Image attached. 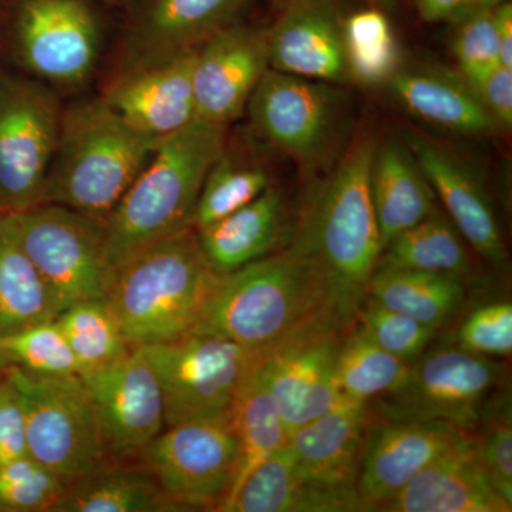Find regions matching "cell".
I'll list each match as a JSON object with an SVG mask.
<instances>
[{
	"label": "cell",
	"instance_id": "6da1fadb",
	"mask_svg": "<svg viewBox=\"0 0 512 512\" xmlns=\"http://www.w3.org/2000/svg\"><path fill=\"white\" fill-rule=\"evenodd\" d=\"M340 308L322 265L301 248L282 251L222 275L192 333H208L264 352L285 336Z\"/></svg>",
	"mask_w": 512,
	"mask_h": 512
},
{
	"label": "cell",
	"instance_id": "7a4b0ae2",
	"mask_svg": "<svg viewBox=\"0 0 512 512\" xmlns=\"http://www.w3.org/2000/svg\"><path fill=\"white\" fill-rule=\"evenodd\" d=\"M228 127L195 119L158 143L104 224L111 272L143 249L192 229L202 184L227 146Z\"/></svg>",
	"mask_w": 512,
	"mask_h": 512
},
{
	"label": "cell",
	"instance_id": "3957f363",
	"mask_svg": "<svg viewBox=\"0 0 512 512\" xmlns=\"http://www.w3.org/2000/svg\"><path fill=\"white\" fill-rule=\"evenodd\" d=\"M221 276L192 228L117 265L106 302L130 348L170 342L192 333Z\"/></svg>",
	"mask_w": 512,
	"mask_h": 512
},
{
	"label": "cell",
	"instance_id": "277c9868",
	"mask_svg": "<svg viewBox=\"0 0 512 512\" xmlns=\"http://www.w3.org/2000/svg\"><path fill=\"white\" fill-rule=\"evenodd\" d=\"M377 144L365 138L313 191L291 244L328 272L340 308L355 319L380 255L379 227L370 194V173Z\"/></svg>",
	"mask_w": 512,
	"mask_h": 512
},
{
	"label": "cell",
	"instance_id": "5b68a950",
	"mask_svg": "<svg viewBox=\"0 0 512 512\" xmlns=\"http://www.w3.org/2000/svg\"><path fill=\"white\" fill-rule=\"evenodd\" d=\"M160 141L128 126L101 97L63 109L43 204L106 224Z\"/></svg>",
	"mask_w": 512,
	"mask_h": 512
},
{
	"label": "cell",
	"instance_id": "8992f818",
	"mask_svg": "<svg viewBox=\"0 0 512 512\" xmlns=\"http://www.w3.org/2000/svg\"><path fill=\"white\" fill-rule=\"evenodd\" d=\"M22 403L29 456L67 484L104 468L99 421L80 376H45L2 367Z\"/></svg>",
	"mask_w": 512,
	"mask_h": 512
},
{
	"label": "cell",
	"instance_id": "52a82bcc",
	"mask_svg": "<svg viewBox=\"0 0 512 512\" xmlns=\"http://www.w3.org/2000/svg\"><path fill=\"white\" fill-rule=\"evenodd\" d=\"M137 348L156 372L167 427L231 416L242 384L261 360V352L208 333Z\"/></svg>",
	"mask_w": 512,
	"mask_h": 512
},
{
	"label": "cell",
	"instance_id": "ba28073f",
	"mask_svg": "<svg viewBox=\"0 0 512 512\" xmlns=\"http://www.w3.org/2000/svg\"><path fill=\"white\" fill-rule=\"evenodd\" d=\"M62 116L46 84L0 72V211L19 214L45 202Z\"/></svg>",
	"mask_w": 512,
	"mask_h": 512
},
{
	"label": "cell",
	"instance_id": "9c48e42d",
	"mask_svg": "<svg viewBox=\"0 0 512 512\" xmlns=\"http://www.w3.org/2000/svg\"><path fill=\"white\" fill-rule=\"evenodd\" d=\"M13 217L60 313L76 303L106 301L111 268L104 224L57 204H42Z\"/></svg>",
	"mask_w": 512,
	"mask_h": 512
},
{
	"label": "cell",
	"instance_id": "30bf717a",
	"mask_svg": "<svg viewBox=\"0 0 512 512\" xmlns=\"http://www.w3.org/2000/svg\"><path fill=\"white\" fill-rule=\"evenodd\" d=\"M503 366L463 349H437L410 365L407 376L380 403L387 420L443 424L473 431Z\"/></svg>",
	"mask_w": 512,
	"mask_h": 512
},
{
	"label": "cell",
	"instance_id": "8fae6325",
	"mask_svg": "<svg viewBox=\"0 0 512 512\" xmlns=\"http://www.w3.org/2000/svg\"><path fill=\"white\" fill-rule=\"evenodd\" d=\"M10 53L36 79L77 86L92 76L100 28L87 0H10Z\"/></svg>",
	"mask_w": 512,
	"mask_h": 512
},
{
	"label": "cell",
	"instance_id": "7c38bea8",
	"mask_svg": "<svg viewBox=\"0 0 512 512\" xmlns=\"http://www.w3.org/2000/svg\"><path fill=\"white\" fill-rule=\"evenodd\" d=\"M350 322L320 316L261 353L258 375L278 407L288 434L343 403L335 366Z\"/></svg>",
	"mask_w": 512,
	"mask_h": 512
},
{
	"label": "cell",
	"instance_id": "4fadbf2b",
	"mask_svg": "<svg viewBox=\"0 0 512 512\" xmlns=\"http://www.w3.org/2000/svg\"><path fill=\"white\" fill-rule=\"evenodd\" d=\"M147 471L183 510L217 511L237 468L231 417L185 421L161 431L143 450Z\"/></svg>",
	"mask_w": 512,
	"mask_h": 512
},
{
	"label": "cell",
	"instance_id": "5bb4252c",
	"mask_svg": "<svg viewBox=\"0 0 512 512\" xmlns=\"http://www.w3.org/2000/svg\"><path fill=\"white\" fill-rule=\"evenodd\" d=\"M256 136L301 164L328 154L338 133L342 99L333 84L266 70L247 104Z\"/></svg>",
	"mask_w": 512,
	"mask_h": 512
},
{
	"label": "cell",
	"instance_id": "9a60e30c",
	"mask_svg": "<svg viewBox=\"0 0 512 512\" xmlns=\"http://www.w3.org/2000/svg\"><path fill=\"white\" fill-rule=\"evenodd\" d=\"M89 393L109 453H143L165 427L156 372L140 348L79 375Z\"/></svg>",
	"mask_w": 512,
	"mask_h": 512
},
{
	"label": "cell",
	"instance_id": "2e32d148",
	"mask_svg": "<svg viewBox=\"0 0 512 512\" xmlns=\"http://www.w3.org/2000/svg\"><path fill=\"white\" fill-rule=\"evenodd\" d=\"M269 69L268 28L237 22L198 49L192 70L197 119L229 126Z\"/></svg>",
	"mask_w": 512,
	"mask_h": 512
},
{
	"label": "cell",
	"instance_id": "e0dca14e",
	"mask_svg": "<svg viewBox=\"0 0 512 512\" xmlns=\"http://www.w3.org/2000/svg\"><path fill=\"white\" fill-rule=\"evenodd\" d=\"M254 0H146L131 19L117 72L198 50Z\"/></svg>",
	"mask_w": 512,
	"mask_h": 512
},
{
	"label": "cell",
	"instance_id": "ac0fdd59",
	"mask_svg": "<svg viewBox=\"0 0 512 512\" xmlns=\"http://www.w3.org/2000/svg\"><path fill=\"white\" fill-rule=\"evenodd\" d=\"M197 52L114 73L101 99L134 130L163 140L197 119L192 86Z\"/></svg>",
	"mask_w": 512,
	"mask_h": 512
},
{
	"label": "cell",
	"instance_id": "d6986e66",
	"mask_svg": "<svg viewBox=\"0 0 512 512\" xmlns=\"http://www.w3.org/2000/svg\"><path fill=\"white\" fill-rule=\"evenodd\" d=\"M338 0H285L268 28L269 69L325 83H352Z\"/></svg>",
	"mask_w": 512,
	"mask_h": 512
},
{
	"label": "cell",
	"instance_id": "ffe728a7",
	"mask_svg": "<svg viewBox=\"0 0 512 512\" xmlns=\"http://www.w3.org/2000/svg\"><path fill=\"white\" fill-rule=\"evenodd\" d=\"M421 421L387 420L367 430L357 493L367 511H380L417 474L463 434Z\"/></svg>",
	"mask_w": 512,
	"mask_h": 512
},
{
	"label": "cell",
	"instance_id": "44dd1931",
	"mask_svg": "<svg viewBox=\"0 0 512 512\" xmlns=\"http://www.w3.org/2000/svg\"><path fill=\"white\" fill-rule=\"evenodd\" d=\"M481 460L473 433H466L427 464L380 511L510 512Z\"/></svg>",
	"mask_w": 512,
	"mask_h": 512
},
{
	"label": "cell",
	"instance_id": "7402d4cb",
	"mask_svg": "<svg viewBox=\"0 0 512 512\" xmlns=\"http://www.w3.org/2000/svg\"><path fill=\"white\" fill-rule=\"evenodd\" d=\"M407 144L461 237L485 261L504 265L507 249L503 234L490 198L473 170L450 151L417 134L410 136Z\"/></svg>",
	"mask_w": 512,
	"mask_h": 512
},
{
	"label": "cell",
	"instance_id": "603a6c76",
	"mask_svg": "<svg viewBox=\"0 0 512 512\" xmlns=\"http://www.w3.org/2000/svg\"><path fill=\"white\" fill-rule=\"evenodd\" d=\"M366 404L340 403L289 434L288 448L303 480L339 493H357L363 444L369 430Z\"/></svg>",
	"mask_w": 512,
	"mask_h": 512
},
{
	"label": "cell",
	"instance_id": "cb8c5ba5",
	"mask_svg": "<svg viewBox=\"0 0 512 512\" xmlns=\"http://www.w3.org/2000/svg\"><path fill=\"white\" fill-rule=\"evenodd\" d=\"M195 232L211 268L220 275L231 274L272 254L284 241L288 234L284 197L269 187L241 210Z\"/></svg>",
	"mask_w": 512,
	"mask_h": 512
},
{
	"label": "cell",
	"instance_id": "d4e9b609",
	"mask_svg": "<svg viewBox=\"0 0 512 512\" xmlns=\"http://www.w3.org/2000/svg\"><path fill=\"white\" fill-rule=\"evenodd\" d=\"M221 512L367 511L359 494L316 487L296 471L288 444L252 471L218 508Z\"/></svg>",
	"mask_w": 512,
	"mask_h": 512
},
{
	"label": "cell",
	"instance_id": "484cf974",
	"mask_svg": "<svg viewBox=\"0 0 512 512\" xmlns=\"http://www.w3.org/2000/svg\"><path fill=\"white\" fill-rule=\"evenodd\" d=\"M394 99L424 123L466 136H488L498 124L461 76L436 70H404L390 82Z\"/></svg>",
	"mask_w": 512,
	"mask_h": 512
},
{
	"label": "cell",
	"instance_id": "4316f807",
	"mask_svg": "<svg viewBox=\"0 0 512 512\" xmlns=\"http://www.w3.org/2000/svg\"><path fill=\"white\" fill-rule=\"evenodd\" d=\"M370 194L383 248L397 235L436 211V194L409 147H377L370 173Z\"/></svg>",
	"mask_w": 512,
	"mask_h": 512
},
{
	"label": "cell",
	"instance_id": "83f0119b",
	"mask_svg": "<svg viewBox=\"0 0 512 512\" xmlns=\"http://www.w3.org/2000/svg\"><path fill=\"white\" fill-rule=\"evenodd\" d=\"M59 315L55 296L23 247L15 217L0 211V336Z\"/></svg>",
	"mask_w": 512,
	"mask_h": 512
},
{
	"label": "cell",
	"instance_id": "f1b7e54d",
	"mask_svg": "<svg viewBox=\"0 0 512 512\" xmlns=\"http://www.w3.org/2000/svg\"><path fill=\"white\" fill-rule=\"evenodd\" d=\"M366 296L437 330L460 311L464 286L453 275L376 268Z\"/></svg>",
	"mask_w": 512,
	"mask_h": 512
},
{
	"label": "cell",
	"instance_id": "f546056e",
	"mask_svg": "<svg viewBox=\"0 0 512 512\" xmlns=\"http://www.w3.org/2000/svg\"><path fill=\"white\" fill-rule=\"evenodd\" d=\"M256 369L242 384L229 416L237 436L238 458L234 480L222 503L238 490L259 464L288 444L289 434L284 420Z\"/></svg>",
	"mask_w": 512,
	"mask_h": 512
},
{
	"label": "cell",
	"instance_id": "4dcf8cb0",
	"mask_svg": "<svg viewBox=\"0 0 512 512\" xmlns=\"http://www.w3.org/2000/svg\"><path fill=\"white\" fill-rule=\"evenodd\" d=\"M57 512L184 511L163 493L150 473L106 467L67 484Z\"/></svg>",
	"mask_w": 512,
	"mask_h": 512
},
{
	"label": "cell",
	"instance_id": "1f68e13d",
	"mask_svg": "<svg viewBox=\"0 0 512 512\" xmlns=\"http://www.w3.org/2000/svg\"><path fill=\"white\" fill-rule=\"evenodd\" d=\"M377 268L410 269L463 278L471 272V261L460 232L434 211L393 238L383 248Z\"/></svg>",
	"mask_w": 512,
	"mask_h": 512
},
{
	"label": "cell",
	"instance_id": "d6a6232c",
	"mask_svg": "<svg viewBox=\"0 0 512 512\" xmlns=\"http://www.w3.org/2000/svg\"><path fill=\"white\" fill-rule=\"evenodd\" d=\"M410 363L377 346L357 326L346 333L335 366V387L342 402L367 404L402 384Z\"/></svg>",
	"mask_w": 512,
	"mask_h": 512
},
{
	"label": "cell",
	"instance_id": "836d02e7",
	"mask_svg": "<svg viewBox=\"0 0 512 512\" xmlns=\"http://www.w3.org/2000/svg\"><path fill=\"white\" fill-rule=\"evenodd\" d=\"M343 40L352 83L380 86L399 72V45L383 9L370 6L345 18Z\"/></svg>",
	"mask_w": 512,
	"mask_h": 512
},
{
	"label": "cell",
	"instance_id": "e575fe53",
	"mask_svg": "<svg viewBox=\"0 0 512 512\" xmlns=\"http://www.w3.org/2000/svg\"><path fill=\"white\" fill-rule=\"evenodd\" d=\"M261 165L232 153L227 146L215 160L202 184L192 228L201 229L241 210L271 187Z\"/></svg>",
	"mask_w": 512,
	"mask_h": 512
},
{
	"label": "cell",
	"instance_id": "d590c367",
	"mask_svg": "<svg viewBox=\"0 0 512 512\" xmlns=\"http://www.w3.org/2000/svg\"><path fill=\"white\" fill-rule=\"evenodd\" d=\"M80 366V375L109 365L126 355L130 346L106 301L76 303L56 319Z\"/></svg>",
	"mask_w": 512,
	"mask_h": 512
},
{
	"label": "cell",
	"instance_id": "8d00e7d4",
	"mask_svg": "<svg viewBox=\"0 0 512 512\" xmlns=\"http://www.w3.org/2000/svg\"><path fill=\"white\" fill-rule=\"evenodd\" d=\"M8 366L36 375H80L79 363L56 320L0 336V369Z\"/></svg>",
	"mask_w": 512,
	"mask_h": 512
},
{
	"label": "cell",
	"instance_id": "74e56055",
	"mask_svg": "<svg viewBox=\"0 0 512 512\" xmlns=\"http://www.w3.org/2000/svg\"><path fill=\"white\" fill-rule=\"evenodd\" d=\"M67 483L30 456L0 464L2 512L53 511Z\"/></svg>",
	"mask_w": 512,
	"mask_h": 512
},
{
	"label": "cell",
	"instance_id": "f35d334b",
	"mask_svg": "<svg viewBox=\"0 0 512 512\" xmlns=\"http://www.w3.org/2000/svg\"><path fill=\"white\" fill-rule=\"evenodd\" d=\"M355 318L359 319V328L377 346L407 363L424 352L437 332L419 320L386 308L370 296L360 303Z\"/></svg>",
	"mask_w": 512,
	"mask_h": 512
},
{
	"label": "cell",
	"instance_id": "ab89813d",
	"mask_svg": "<svg viewBox=\"0 0 512 512\" xmlns=\"http://www.w3.org/2000/svg\"><path fill=\"white\" fill-rule=\"evenodd\" d=\"M453 55L460 76L470 86L500 64V42L495 25L494 8H478L456 22Z\"/></svg>",
	"mask_w": 512,
	"mask_h": 512
},
{
	"label": "cell",
	"instance_id": "60d3db41",
	"mask_svg": "<svg viewBox=\"0 0 512 512\" xmlns=\"http://www.w3.org/2000/svg\"><path fill=\"white\" fill-rule=\"evenodd\" d=\"M483 417L487 419L483 439H477L481 460L497 493L512 505L511 403L505 399L495 406L487 403Z\"/></svg>",
	"mask_w": 512,
	"mask_h": 512
},
{
	"label": "cell",
	"instance_id": "b9f144b4",
	"mask_svg": "<svg viewBox=\"0 0 512 512\" xmlns=\"http://www.w3.org/2000/svg\"><path fill=\"white\" fill-rule=\"evenodd\" d=\"M458 348L476 355L510 356L512 352V305L493 302L471 312L458 329Z\"/></svg>",
	"mask_w": 512,
	"mask_h": 512
},
{
	"label": "cell",
	"instance_id": "7bdbcfd3",
	"mask_svg": "<svg viewBox=\"0 0 512 512\" xmlns=\"http://www.w3.org/2000/svg\"><path fill=\"white\" fill-rule=\"evenodd\" d=\"M29 456L22 403L8 377H0V464Z\"/></svg>",
	"mask_w": 512,
	"mask_h": 512
},
{
	"label": "cell",
	"instance_id": "ee69618b",
	"mask_svg": "<svg viewBox=\"0 0 512 512\" xmlns=\"http://www.w3.org/2000/svg\"><path fill=\"white\" fill-rule=\"evenodd\" d=\"M481 104L490 113L498 127L512 126V69L498 64L483 79L473 84Z\"/></svg>",
	"mask_w": 512,
	"mask_h": 512
},
{
	"label": "cell",
	"instance_id": "f6af8a7d",
	"mask_svg": "<svg viewBox=\"0 0 512 512\" xmlns=\"http://www.w3.org/2000/svg\"><path fill=\"white\" fill-rule=\"evenodd\" d=\"M417 12L424 22L456 23L478 9L477 0H414Z\"/></svg>",
	"mask_w": 512,
	"mask_h": 512
},
{
	"label": "cell",
	"instance_id": "bcb514c9",
	"mask_svg": "<svg viewBox=\"0 0 512 512\" xmlns=\"http://www.w3.org/2000/svg\"><path fill=\"white\" fill-rule=\"evenodd\" d=\"M495 25L500 42V64L512 69V5L510 0L494 6Z\"/></svg>",
	"mask_w": 512,
	"mask_h": 512
},
{
	"label": "cell",
	"instance_id": "7dc6e473",
	"mask_svg": "<svg viewBox=\"0 0 512 512\" xmlns=\"http://www.w3.org/2000/svg\"><path fill=\"white\" fill-rule=\"evenodd\" d=\"M363 2L369 3L370 6H377V8L386 10L393 9L396 6V0H363Z\"/></svg>",
	"mask_w": 512,
	"mask_h": 512
},
{
	"label": "cell",
	"instance_id": "c3c4849f",
	"mask_svg": "<svg viewBox=\"0 0 512 512\" xmlns=\"http://www.w3.org/2000/svg\"><path fill=\"white\" fill-rule=\"evenodd\" d=\"M505 0H477L478 8H494Z\"/></svg>",
	"mask_w": 512,
	"mask_h": 512
},
{
	"label": "cell",
	"instance_id": "681fc988",
	"mask_svg": "<svg viewBox=\"0 0 512 512\" xmlns=\"http://www.w3.org/2000/svg\"><path fill=\"white\" fill-rule=\"evenodd\" d=\"M0 377H2V370H0Z\"/></svg>",
	"mask_w": 512,
	"mask_h": 512
},
{
	"label": "cell",
	"instance_id": "f907efd6",
	"mask_svg": "<svg viewBox=\"0 0 512 512\" xmlns=\"http://www.w3.org/2000/svg\"><path fill=\"white\" fill-rule=\"evenodd\" d=\"M113 2H117V0H113Z\"/></svg>",
	"mask_w": 512,
	"mask_h": 512
},
{
	"label": "cell",
	"instance_id": "816d5d0a",
	"mask_svg": "<svg viewBox=\"0 0 512 512\" xmlns=\"http://www.w3.org/2000/svg\"><path fill=\"white\" fill-rule=\"evenodd\" d=\"M0 512H2V510H0Z\"/></svg>",
	"mask_w": 512,
	"mask_h": 512
}]
</instances>
